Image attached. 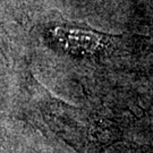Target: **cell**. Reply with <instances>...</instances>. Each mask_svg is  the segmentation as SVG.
I'll return each mask as SVG.
<instances>
[{"instance_id": "6da1fadb", "label": "cell", "mask_w": 153, "mask_h": 153, "mask_svg": "<svg viewBox=\"0 0 153 153\" xmlns=\"http://www.w3.org/2000/svg\"><path fill=\"white\" fill-rule=\"evenodd\" d=\"M65 40L67 45L73 49H83V50H93L97 44L98 40L92 34L77 32H68L65 35Z\"/></svg>"}]
</instances>
